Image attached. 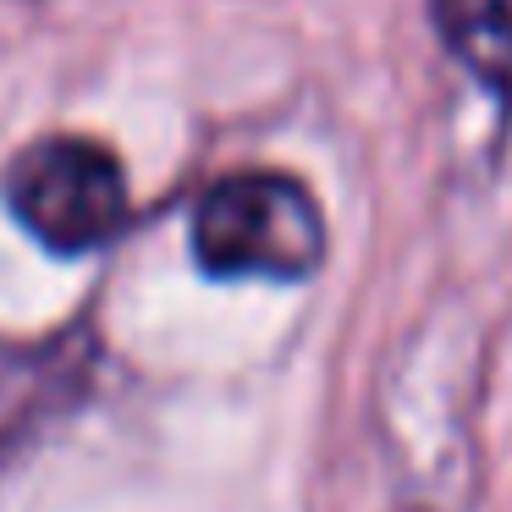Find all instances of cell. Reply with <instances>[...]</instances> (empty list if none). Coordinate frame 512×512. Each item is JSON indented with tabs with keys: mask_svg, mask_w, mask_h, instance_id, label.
<instances>
[{
	"mask_svg": "<svg viewBox=\"0 0 512 512\" xmlns=\"http://www.w3.org/2000/svg\"><path fill=\"white\" fill-rule=\"evenodd\" d=\"M193 259L232 281H303L325 259V215L281 171H237L193 210Z\"/></svg>",
	"mask_w": 512,
	"mask_h": 512,
	"instance_id": "1",
	"label": "cell"
},
{
	"mask_svg": "<svg viewBox=\"0 0 512 512\" xmlns=\"http://www.w3.org/2000/svg\"><path fill=\"white\" fill-rule=\"evenodd\" d=\"M12 215L50 254H94L127 221L122 160L94 138H39L6 166L0 182Z\"/></svg>",
	"mask_w": 512,
	"mask_h": 512,
	"instance_id": "2",
	"label": "cell"
},
{
	"mask_svg": "<svg viewBox=\"0 0 512 512\" xmlns=\"http://www.w3.org/2000/svg\"><path fill=\"white\" fill-rule=\"evenodd\" d=\"M446 50L512 105V0H430Z\"/></svg>",
	"mask_w": 512,
	"mask_h": 512,
	"instance_id": "3",
	"label": "cell"
}]
</instances>
